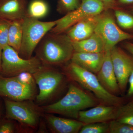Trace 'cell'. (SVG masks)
<instances>
[{"mask_svg":"<svg viewBox=\"0 0 133 133\" xmlns=\"http://www.w3.org/2000/svg\"><path fill=\"white\" fill-rule=\"evenodd\" d=\"M74 52H105L103 41L97 33L82 41L72 42Z\"/></svg>","mask_w":133,"mask_h":133,"instance_id":"18","label":"cell"},{"mask_svg":"<svg viewBox=\"0 0 133 133\" xmlns=\"http://www.w3.org/2000/svg\"><path fill=\"white\" fill-rule=\"evenodd\" d=\"M96 76L101 84L109 93L116 96L121 94L114 69L110 51H105L104 62Z\"/></svg>","mask_w":133,"mask_h":133,"instance_id":"13","label":"cell"},{"mask_svg":"<svg viewBox=\"0 0 133 133\" xmlns=\"http://www.w3.org/2000/svg\"><path fill=\"white\" fill-rule=\"evenodd\" d=\"M23 19L11 21L9 29L8 45L19 53L22 41Z\"/></svg>","mask_w":133,"mask_h":133,"instance_id":"19","label":"cell"},{"mask_svg":"<svg viewBox=\"0 0 133 133\" xmlns=\"http://www.w3.org/2000/svg\"><path fill=\"white\" fill-rule=\"evenodd\" d=\"M28 0H0V18L21 20L27 16Z\"/></svg>","mask_w":133,"mask_h":133,"instance_id":"16","label":"cell"},{"mask_svg":"<svg viewBox=\"0 0 133 133\" xmlns=\"http://www.w3.org/2000/svg\"><path fill=\"white\" fill-rule=\"evenodd\" d=\"M42 65L36 56L29 59H24L9 45L3 48L1 73L3 77H14L24 72L33 74Z\"/></svg>","mask_w":133,"mask_h":133,"instance_id":"8","label":"cell"},{"mask_svg":"<svg viewBox=\"0 0 133 133\" xmlns=\"http://www.w3.org/2000/svg\"><path fill=\"white\" fill-rule=\"evenodd\" d=\"M105 55V52H74L71 61L81 68L97 74L102 66Z\"/></svg>","mask_w":133,"mask_h":133,"instance_id":"15","label":"cell"},{"mask_svg":"<svg viewBox=\"0 0 133 133\" xmlns=\"http://www.w3.org/2000/svg\"><path fill=\"white\" fill-rule=\"evenodd\" d=\"M57 20L43 22L38 19L26 16L23 22L22 41L19 52L21 57L28 59L41 41L56 24Z\"/></svg>","mask_w":133,"mask_h":133,"instance_id":"6","label":"cell"},{"mask_svg":"<svg viewBox=\"0 0 133 133\" xmlns=\"http://www.w3.org/2000/svg\"><path fill=\"white\" fill-rule=\"evenodd\" d=\"M125 46L126 49L133 56V43H126Z\"/></svg>","mask_w":133,"mask_h":133,"instance_id":"31","label":"cell"},{"mask_svg":"<svg viewBox=\"0 0 133 133\" xmlns=\"http://www.w3.org/2000/svg\"><path fill=\"white\" fill-rule=\"evenodd\" d=\"M107 8L100 0H81L78 7L57 20L56 26L49 32L56 34L64 33L81 20L99 15Z\"/></svg>","mask_w":133,"mask_h":133,"instance_id":"7","label":"cell"},{"mask_svg":"<svg viewBox=\"0 0 133 133\" xmlns=\"http://www.w3.org/2000/svg\"><path fill=\"white\" fill-rule=\"evenodd\" d=\"M32 74L39 90L34 101L40 106L51 104L64 89L69 80L63 72L49 65H43Z\"/></svg>","mask_w":133,"mask_h":133,"instance_id":"3","label":"cell"},{"mask_svg":"<svg viewBox=\"0 0 133 133\" xmlns=\"http://www.w3.org/2000/svg\"><path fill=\"white\" fill-rule=\"evenodd\" d=\"M49 12V6L44 0H33L27 10V16L37 19L46 16Z\"/></svg>","mask_w":133,"mask_h":133,"instance_id":"20","label":"cell"},{"mask_svg":"<svg viewBox=\"0 0 133 133\" xmlns=\"http://www.w3.org/2000/svg\"><path fill=\"white\" fill-rule=\"evenodd\" d=\"M2 48L0 47V73L1 70L2 55Z\"/></svg>","mask_w":133,"mask_h":133,"instance_id":"33","label":"cell"},{"mask_svg":"<svg viewBox=\"0 0 133 133\" xmlns=\"http://www.w3.org/2000/svg\"><path fill=\"white\" fill-rule=\"evenodd\" d=\"M10 21L0 18V47L2 49L8 45V37Z\"/></svg>","mask_w":133,"mask_h":133,"instance_id":"26","label":"cell"},{"mask_svg":"<svg viewBox=\"0 0 133 133\" xmlns=\"http://www.w3.org/2000/svg\"><path fill=\"white\" fill-rule=\"evenodd\" d=\"M81 1L59 0L58 6V10L60 12H66L67 14L78 7L80 5Z\"/></svg>","mask_w":133,"mask_h":133,"instance_id":"27","label":"cell"},{"mask_svg":"<svg viewBox=\"0 0 133 133\" xmlns=\"http://www.w3.org/2000/svg\"><path fill=\"white\" fill-rule=\"evenodd\" d=\"M37 84L29 85L15 77L0 76V96L15 101L35 99L38 94Z\"/></svg>","mask_w":133,"mask_h":133,"instance_id":"10","label":"cell"},{"mask_svg":"<svg viewBox=\"0 0 133 133\" xmlns=\"http://www.w3.org/2000/svg\"><path fill=\"white\" fill-rule=\"evenodd\" d=\"M22 83L29 85L36 84L32 73L29 72H21L15 76Z\"/></svg>","mask_w":133,"mask_h":133,"instance_id":"28","label":"cell"},{"mask_svg":"<svg viewBox=\"0 0 133 133\" xmlns=\"http://www.w3.org/2000/svg\"><path fill=\"white\" fill-rule=\"evenodd\" d=\"M119 2L122 4H129L133 3V0H119Z\"/></svg>","mask_w":133,"mask_h":133,"instance_id":"32","label":"cell"},{"mask_svg":"<svg viewBox=\"0 0 133 133\" xmlns=\"http://www.w3.org/2000/svg\"><path fill=\"white\" fill-rule=\"evenodd\" d=\"M114 69L121 93L127 89L129 78L133 71V58L115 46L110 51Z\"/></svg>","mask_w":133,"mask_h":133,"instance_id":"11","label":"cell"},{"mask_svg":"<svg viewBox=\"0 0 133 133\" xmlns=\"http://www.w3.org/2000/svg\"><path fill=\"white\" fill-rule=\"evenodd\" d=\"M6 118L14 120L33 132L38 129L44 112L33 100L15 101L5 99Z\"/></svg>","mask_w":133,"mask_h":133,"instance_id":"5","label":"cell"},{"mask_svg":"<svg viewBox=\"0 0 133 133\" xmlns=\"http://www.w3.org/2000/svg\"><path fill=\"white\" fill-rule=\"evenodd\" d=\"M100 14L83 19L69 29L66 35L70 41L72 42L82 41L95 33Z\"/></svg>","mask_w":133,"mask_h":133,"instance_id":"17","label":"cell"},{"mask_svg":"<svg viewBox=\"0 0 133 133\" xmlns=\"http://www.w3.org/2000/svg\"><path fill=\"white\" fill-rule=\"evenodd\" d=\"M69 80L79 84L87 90L91 92L101 104L119 107L124 104L125 98L112 95L101 85L95 74L71 62L63 70Z\"/></svg>","mask_w":133,"mask_h":133,"instance_id":"4","label":"cell"},{"mask_svg":"<svg viewBox=\"0 0 133 133\" xmlns=\"http://www.w3.org/2000/svg\"><path fill=\"white\" fill-rule=\"evenodd\" d=\"M128 83L129 88L126 95V98L132 100L131 101H133V71L129 78Z\"/></svg>","mask_w":133,"mask_h":133,"instance_id":"29","label":"cell"},{"mask_svg":"<svg viewBox=\"0 0 133 133\" xmlns=\"http://www.w3.org/2000/svg\"><path fill=\"white\" fill-rule=\"evenodd\" d=\"M6 118L0 121V133H27L33 132L15 121Z\"/></svg>","mask_w":133,"mask_h":133,"instance_id":"21","label":"cell"},{"mask_svg":"<svg viewBox=\"0 0 133 133\" xmlns=\"http://www.w3.org/2000/svg\"><path fill=\"white\" fill-rule=\"evenodd\" d=\"M115 120L133 127V101L118 107Z\"/></svg>","mask_w":133,"mask_h":133,"instance_id":"22","label":"cell"},{"mask_svg":"<svg viewBox=\"0 0 133 133\" xmlns=\"http://www.w3.org/2000/svg\"><path fill=\"white\" fill-rule=\"evenodd\" d=\"M118 107L100 104L88 110L79 112L77 119L84 124L109 122L116 119Z\"/></svg>","mask_w":133,"mask_h":133,"instance_id":"12","label":"cell"},{"mask_svg":"<svg viewBox=\"0 0 133 133\" xmlns=\"http://www.w3.org/2000/svg\"><path fill=\"white\" fill-rule=\"evenodd\" d=\"M115 15L119 26L125 29L133 28V16L121 10H116Z\"/></svg>","mask_w":133,"mask_h":133,"instance_id":"24","label":"cell"},{"mask_svg":"<svg viewBox=\"0 0 133 133\" xmlns=\"http://www.w3.org/2000/svg\"><path fill=\"white\" fill-rule=\"evenodd\" d=\"M95 33L102 38L105 51H111L120 42L133 38V35L124 32L119 28L110 13L104 11L99 15Z\"/></svg>","mask_w":133,"mask_h":133,"instance_id":"9","label":"cell"},{"mask_svg":"<svg viewBox=\"0 0 133 133\" xmlns=\"http://www.w3.org/2000/svg\"><path fill=\"white\" fill-rule=\"evenodd\" d=\"M109 122H97L84 124L79 133H109Z\"/></svg>","mask_w":133,"mask_h":133,"instance_id":"23","label":"cell"},{"mask_svg":"<svg viewBox=\"0 0 133 133\" xmlns=\"http://www.w3.org/2000/svg\"><path fill=\"white\" fill-rule=\"evenodd\" d=\"M132 13L133 14V9L132 10Z\"/></svg>","mask_w":133,"mask_h":133,"instance_id":"34","label":"cell"},{"mask_svg":"<svg viewBox=\"0 0 133 133\" xmlns=\"http://www.w3.org/2000/svg\"><path fill=\"white\" fill-rule=\"evenodd\" d=\"M109 133H133V127L113 120L109 122Z\"/></svg>","mask_w":133,"mask_h":133,"instance_id":"25","label":"cell"},{"mask_svg":"<svg viewBox=\"0 0 133 133\" xmlns=\"http://www.w3.org/2000/svg\"><path fill=\"white\" fill-rule=\"evenodd\" d=\"M47 127L52 133H78L84 125L77 119L61 118L44 113L43 116Z\"/></svg>","mask_w":133,"mask_h":133,"instance_id":"14","label":"cell"},{"mask_svg":"<svg viewBox=\"0 0 133 133\" xmlns=\"http://www.w3.org/2000/svg\"><path fill=\"white\" fill-rule=\"evenodd\" d=\"M104 3L107 8L113 7L115 4V0H100Z\"/></svg>","mask_w":133,"mask_h":133,"instance_id":"30","label":"cell"},{"mask_svg":"<svg viewBox=\"0 0 133 133\" xmlns=\"http://www.w3.org/2000/svg\"><path fill=\"white\" fill-rule=\"evenodd\" d=\"M36 56L43 65H61L71 60L74 52L72 42L66 34L49 32L36 48Z\"/></svg>","mask_w":133,"mask_h":133,"instance_id":"2","label":"cell"},{"mask_svg":"<svg viewBox=\"0 0 133 133\" xmlns=\"http://www.w3.org/2000/svg\"><path fill=\"white\" fill-rule=\"evenodd\" d=\"M74 83H70L64 97L57 102L41 106L44 113L58 114L77 119L79 112L101 104L93 94Z\"/></svg>","mask_w":133,"mask_h":133,"instance_id":"1","label":"cell"}]
</instances>
